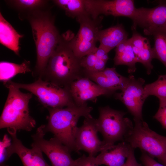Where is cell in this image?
<instances>
[{"mask_svg":"<svg viewBox=\"0 0 166 166\" xmlns=\"http://www.w3.org/2000/svg\"><path fill=\"white\" fill-rule=\"evenodd\" d=\"M72 37L69 32L61 36L41 78L43 80L68 88L73 82L84 77L81 58L75 55L70 46Z\"/></svg>","mask_w":166,"mask_h":166,"instance_id":"obj_1","label":"cell"},{"mask_svg":"<svg viewBox=\"0 0 166 166\" xmlns=\"http://www.w3.org/2000/svg\"><path fill=\"white\" fill-rule=\"evenodd\" d=\"M35 44L37 60L33 76L41 78L61 35L54 25V18L48 10H39L28 13Z\"/></svg>","mask_w":166,"mask_h":166,"instance_id":"obj_2","label":"cell"},{"mask_svg":"<svg viewBox=\"0 0 166 166\" xmlns=\"http://www.w3.org/2000/svg\"><path fill=\"white\" fill-rule=\"evenodd\" d=\"M48 123L43 125L45 133H52L55 137L66 146L71 152L76 151L75 136L77 124L81 117L91 116L93 109L87 103L78 106L74 104L65 108H48Z\"/></svg>","mask_w":166,"mask_h":166,"instance_id":"obj_3","label":"cell"},{"mask_svg":"<svg viewBox=\"0 0 166 166\" xmlns=\"http://www.w3.org/2000/svg\"><path fill=\"white\" fill-rule=\"evenodd\" d=\"M3 85L9 92L0 117V129L31 131L36 124L35 120L29 113V104L33 94L23 93L7 82Z\"/></svg>","mask_w":166,"mask_h":166,"instance_id":"obj_4","label":"cell"},{"mask_svg":"<svg viewBox=\"0 0 166 166\" xmlns=\"http://www.w3.org/2000/svg\"><path fill=\"white\" fill-rule=\"evenodd\" d=\"M99 111L98 128L106 145L110 146L117 141H124L134 127L130 120L124 117L126 113L114 110L108 106L100 107Z\"/></svg>","mask_w":166,"mask_h":166,"instance_id":"obj_5","label":"cell"},{"mask_svg":"<svg viewBox=\"0 0 166 166\" xmlns=\"http://www.w3.org/2000/svg\"><path fill=\"white\" fill-rule=\"evenodd\" d=\"M6 82L29 91L36 96L39 102L47 109L63 108L75 104L67 88L56 85L41 78L29 84L18 83L11 80Z\"/></svg>","mask_w":166,"mask_h":166,"instance_id":"obj_6","label":"cell"},{"mask_svg":"<svg viewBox=\"0 0 166 166\" xmlns=\"http://www.w3.org/2000/svg\"><path fill=\"white\" fill-rule=\"evenodd\" d=\"M133 129L124 141L133 148H139L162 164L166 158V144L159 134L151 129L143 120L133 119Z\"/></svg>","mask_w":166,"mask_h":166,"instance_id":"obj_7","label":"cell"},{"mask_svg":"<svg viewBox=\"0 0 166 166\" xmlns=\"http://www.w3.org/2000/svg\"><path fill=\"white\" fill-rule=\"evenodd\" d=\"M102 18L93 19L88 14L77 19L80 24L78 31L70 42V47L75 55L81 58L97 47L98 36Z\"/></svg>","mask_w":166,"mask_h":166,"instance_id":"obj_8","label":"cell"},{"mask_svg":"<svg viewBox=\"0 0 166 166\" xmlns=\"http://www.w3.org/2000/svg\"><path fill=\"white\" fill-rule=\"evenodd\" d=\"M46 133L43 125L38 128L31 136L33 140L32 147L39 148L47 156L52 166H76V160L71 156L69 149L55 137L49 140L44 137Z\"/></svg>","mask_w":166,"mask_h":166,"instance_id":"obj_9","label":"cell"},{"mask_svg":"<svg viewBox=\"0 0 166 166\" xmlns=\"http://www.w3.org/2000/svg\"><path fill=\"white\" fill-rule=\"evenodd\" d=\"M88 14L93 18H97L102 14L115 17L129 18L135 20L138 8L132 0H84Z\"/></svg>","mask_w":166,"mask_h":166,"instance_id":"obj_10","label":"cell"},{"mask_svg":"<svg viewBox=\"0 0 166 166\" xmlns=\"http://www.w3.org/2000/svg\"><path fill=\"white\" fill-rule=\"evenodd\" d=\"M97 119L92 116L85 117L82 125L77 127L75 136L76 151L82 150L94 156L107 146L99 139Z\"/></svg>","mask_w":166,"mask_h":166,"instance_id":"obj_11","label":"cell"},{"mask_svg":"<svg viewBox=\"0 0 166 166\" xmlns=\"http://www.w3.org/2000/svg\"><path fill=\"white\" fill-rule=\"evenodd\" d=\"M128 77L127 85L120 93L115 94V97L125 105L133 119L143 120L142 107L146 99L144 95L145 80L141 78H135L132 75Z\"/></svg>","mask_w":166,"mask_h":166,"instance_id":"obj_12","label":"cell"},{"mask_svg":"<svg viewBox=\"0 0 166 166\" xmlns=\"http://www.w3.org/2000/svg\"><path fill=\"white\" fill-rule=\"evenodd\" d=\"M67 88L74 102L78 106L87 103V101L95 102L97 97L101 95L109 96L113 94L85 77L74 81Z\"/></svg>","mask_w":166,"mask_h":166,"instance_id":"obj_13","label":"cell"},{"mask_svg":"<svg viewBox=\"0 0 166 166\" xmlns=\"http://www.w3.org/2000/svg\"><path fill=\"white\" fill-rule=\"evenodd\" d=\"M12 142L7 148L6 152L8 158L14 153L17 154L24 166H50L44 159L42 152L38 148L32 147L31 149L24 146L17 137V131L7 129Z\"/></svg>","mask_w":166,"mask_h":166,"instance_id":"obj_14","label":"cell"},{"mask_svg":"<svg viewBox=\"0 0 166 166\" xmlns=\"http://www.w3.org/2000/svg\"><path fill=\"white\" fill-rule=\"evenodd\" d=\"M158 2V5L152 8H138L137 14L132 27L136 29L139 26L144 31L166 26V0Z\"/></svg>","mask_w":166,"mask_h":166,"instance_id":"obj_15","label":"cell"},{"mask_svg":"<svg viewBox=\"0 0 166 166\" xmlns=\"http://www.w3.org/2000/svg\"><path fill=\"white\" fill-rule=\"evenodd\" d=\"M84 76L112 94L117 90H122L129 80V77H125L119 74L115 67L107 68L97 72L84 70Z\"/></svg>","mask_w":166,"mask_h":166,"instance_id":"obj_16","label":"cell"},{"mask_svg":"<svg viewBox=\"0 0 166 166\" xmlns=\"http://www.w3.org/2000/svg\"><path fill=\"white\" fill-rule=\"evenodd\" d=\"M133 148L129 144L122 141L105 148L96 157L91 156L92 161L97 165L122 166Z\"/></svg>","mask_w":166,"mask_h":166,"instance_id":"obj_17","label":"cell"},{"mask_svg":"<svg viewBox=\"0 0 166 166\" xmlns=\"http://www.w3.org/2000/svg\"><path fill=\"white\" fill-rule=\"evenodd\" d=\"M132 27V34L129 38L137 62L145 67L148 74H150L153 66L151 62L154 58L152 48L147 38L143 37Z\"/></svg>","mask_w":166,"mask_h":166,"instance_id":"obj_18","label":"cell"},{"mask_svg":"<svg viewBox=\"0 0 166 166\" xmlns=\"http://www.w3.org/2000/svg\"><path fill=\"white\" fill-rule=\"evenodd\" d=\"M128 34L121 24H118L108 28L100 30L98 41L99 47L108 52L121 43L127 40Z\"/></svg>","mask_w":166,"mask_h":166,"instance_id":"obj_19","label":"cell"},{"mask_svg":"<svg viewBox=\"0 0 166 166\" xmlns=\"http://www.w3.org/2000/svg\"><path fill=\"white\" fill-rule=\"evenodd\" d=\"M23 35L19 34L0 13V42L4 46L19 55L20 39Z\"/></svg>","mask_w":166,"mask_h":166,"instance_id":"obj_20","label":"cell"},{"mask_svg":"<svg viewBox=\"0 0 166 166\" xmlns=\"http://www.w3.org/2000/svg\"><path fill=\"white\" fill-rule=\"evenodd\" d=\"M113 59L115 65H125L128 67V72L133 73L136 70L137 61L130 38L121 43L116 48Z\"/></svg>","mask_w":166,"mask_h":166,"instance_id":"obj_21","label":"cell"},{"mask_svg":"<svg viewBox=\"0 0 166 166\" xmlns=\"http://www.w3.org/2000/svg\"><path fill=\"white\" fill-rule=\"evenodd\" d=\"M107 51L99 46L81 58L84 70L97 72L103 70L109 59Z\"/></svg>","mask_w":166,"mask_h":166,"instance_id":"obj_22","label":"cell"},{"mask_svg":"<svg viewBox=\"0 0 166 166\" xmlns=\"http://www.w3.org/2000/svg\"><path fill=\"white\" fill-rule=\"evenodd\" d=\"M144 32L146 35L153 36L154 43L152 48L154 58L158 59L166 68V26Z\"/></svg>","mask_w":166,"mask_h":166,"instance_id":"obj_23","label":"cell"},{"mask_svg":"<svg viewBox=\"0 0 166 166\" xmlns=\"http://www.w3.org/2000/svg\"><path fill=\"white\" fill-rule=\"evenodd\" d=\"M30 65V61L26 60L21 64L5 61L0 62V81L4 83L10 80L17 74L31 72Z\"/></svg>","mask_w":166,"mask_h":166,"instance_id":"obj_24","label":"cell"},{"mask_svg":"<svg viewBox=\"0 0 166 166\" xmlns=\"http://www.w3.org/2000/svg\"><path fill=\"white\" fill-rule=\"evenodd\" d=\"M53 1L64 10L68 16L77 19L88 14L84 0H54Z\"/></svg>","mask_w":166,"mask_h":166,"instance_id":"obj_25","label":"cell"},{"mask_svg":"<svg viewBox=\"0 0 166 166\" xmlns=\"http://www.w3.org/2000/svg\"><path fill=\"white\" fill-rule=\"evenodd\" d=\"M144 95L146 99L153 95L159 98L166 99V74L160 75L154 82L144 86Z\"/></svg>","mask_w":166,"mask_h":166,"instance_id":"obj_26","label":"cell"},{"mask_svg":"<svg viewBox=\"0 0 166 166\" xmlns=\"http://www.w3.org/2000/svg\"><path fill=\"white\" fill-rule=\"evenodd\" d=\"M18 10L27 11L28 13L43 9L48 1L42 0H14L6 1Z\"/></svg>","mask_w":166,"mask_h":166,"instance_id":"obj_27","label":"cell"},{"mask_svg":"<svg viewBox=\"0 0 166 166\" xmlns=\"http://www.w3.org/2000/svg\"><path fill=\"white\" fill-rule=\"evenodd\" d=\"M158 109L153 118L159 121L166 129V99L159 98Z\"/></svg>","mask_w":166,"mask_h":166,"instance_id":"obj_28","label":"cell"},{"mask_svg":"<svg viewBox=\"0 0 166 166\" xmlns=\"http://www.w3.org/2000/svg\"><path fill=\"white\" fill-rule=\"evenodd\" d=\"M11 143L10 140L6 135L4 136L2 140L0 142V166L5 165L8 159L6 150Z\"/></svg>","mask_w":166,"mask_h":166,"instance_id":"obj_29","label":"cell"},{"mask_svg":"<svg viewBox=\"0 0 166 166\" xmlns=\"http://www.w3.org/2000/svg\"><path fill=\"white\" fill-rule=\"evenodd\" d=\"M140 160L144 166H165L157 162L153 158L144 152H142Z\"/></svg>","mask_w":166,"mask_h":166,"instance_id":"obj_30","label":"cell"},{"mask_svg":"<svg viewBox=\"0 0 166 166\" xmlns=\"http://www.w3.org/2000/svg\"><path fill=\"white\" fill-rule=\"evenodd\" d=\"M76 160V166H97L93 163L91 156H87L83 155Z\"/></svg>","mask_w":166,"mask_h":166,"instance_id":"obj_31","label":"cell"},{"mask_svg":"<svg viewBox=\"0 0 166 166\" xmlns=\"http://www.w3.org/2000/svg\"><path fill=\"white\" fill-rule=\"evenodd\" d=\"M133 148L127 157L126 161L122 166H142V164L137 162L135 156Z\"/></svg>","mask_w":166,"mask_h":166,"instance_id":"obj_32","label":"cell"},{"mask_svg":"<svg viewBox=\"0 0 166 166\" xmlns=\"http://www.w3.org/2000/svg\"><path fill=\"white\" fill-rule=\"evenodd\" d=\"M162 137L163 140L166 144V136H162Z\"/></svg>","mask_w":166,"mask_h":166,"instance_id":"obj_33","label":"cell"},{"mask_svg":"<svg viewBox=\"0 0 166 166\" xmlns=\"http://www.w3.org/2000/svg\"><path fill=\"white\" fill-rule=\"evenodd\" d=\"M162 164L164 165L165 166H166V158L164 160V162Z\"/></svg>","mask_w":166,"mask_h":166,"instance_id":"obj_34","label":"cell"},{"mask_svg":"<svg viewBox=\"0 0 166 166\" xmlns=\"http://www.w3.org/2000/svg\"><path fill=\"white\" fill-rule=\"evenodd\" d=\"M5 166H8L6 165H5Z\"/></svg>","mask_w":166,"mask_h":166,"instance_id":"obj_35","label":"cell"}]
</instances>
